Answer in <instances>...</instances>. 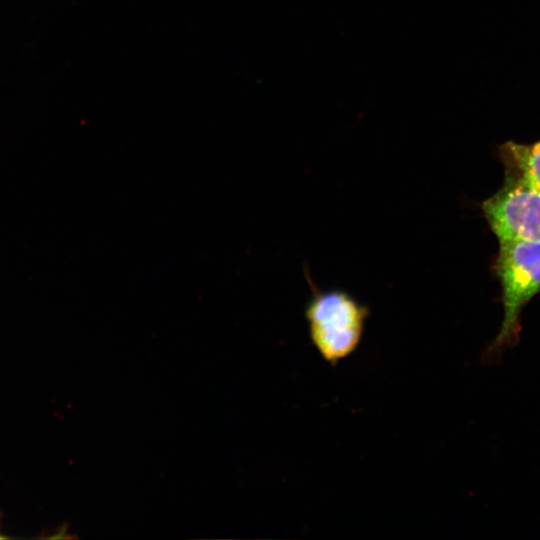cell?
Here are the masks:
<instances>
[{"instance_id": "2", "label": "cell", "mask_w": 540, "mask_h": 540, "mask_svg": "<svg viewBox=\"0 0 540 540\" xmlns=\"http://www.w3.org/2000/svg\"><path fill=\"white\" fill-rule=\"evenodd\" d=\"M369 309L344 290H314L305 317L320 356L334 366L359 346Z\"/></svg>"}, {"instance_id": "3", "label": "cell", "mask_w": 540, "mask_h": 540, "mask_svg": "<svg viewBox=\"0 0 540 540\" xmlns=\"http://www.w3.org/2000/svg\"><path fill=\"white\" fill-rule=\"evenodd\" d=\"M503 166V183L481 203L482 215L498 242H540V189L513 166Z\"/></svg>"}, {"instance_id": "4", "label": "cell", "mask_w": 540, "mask_h": 540, "mask_svg": "<svg viewBox=\"0 0 540 540\" xmlns=\"http://www.w3.org/2000/svg\"><path fill=\"white\" fill-rule=\"evenodd\" d=\"M498 153L502 164L513 166L540 189V140L530 144L507 141Z\"/></svg>"}, {"instance_id": "5", "label": "cell", "mask_w": 540, "mask_h": 540, "mask_svg": "<svg viewBox=\"0 0 540 540\" xmlns=\"http://www.w3.org/2000/svg\"><path fill=\"white\" fill-rule=\"evenodd\" d=\"M1 538H4V537L0 535V539H1Z\"/></svg>"}, {"instance_id": "1", "label": "cell", "mask_w": 540, "mask_h": 540, "mask_svg": "<svg viewBox=\"0 0 540 540\" xmlns=\"http://www.w3.org/2000/svg\"><path fill=\"white\" fill-rule=\"evenodd\" d=\"M492 269L501 286L503 321L485 357L495 358L519 340L524 307L540 293V242H498Z\"/></svg>"}]
</instances>
